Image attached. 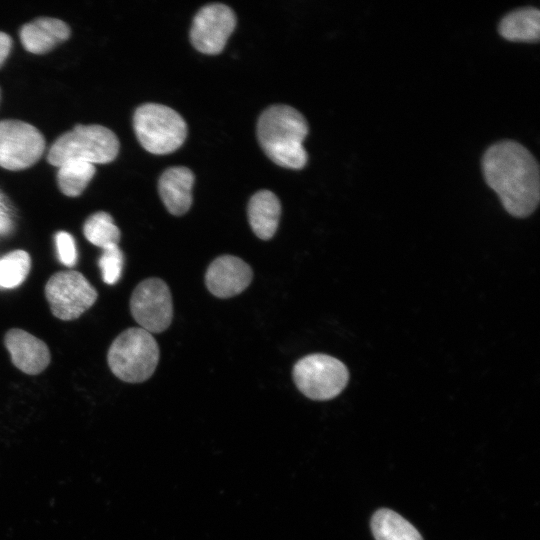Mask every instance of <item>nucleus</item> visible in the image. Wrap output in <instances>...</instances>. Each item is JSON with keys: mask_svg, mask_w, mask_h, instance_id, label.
<instances>
[{"mask_svg": "<svg viewBox=\"0 0 540 540\" xmlns=\"http://www.w3.org/2000/svg\"><path fill=\"white\" fill-rule=\"evenodd\" d=\"M487 184L504 208L515 217H527L539 203V166L521 144L506 140L487 149L482 159Z\"/></svg>", "mask_w": 540, "mask_h": 540, "instance_id": "obj_1", "label": "nucleus"}, {"mask_svg": "<svg viewBox=\"0 0 540 540\" xmlns=\"http://www.w3.org/2000/svg\"><path fill=\"white\" fill-rule=\"evenodd\" d=\"M307 134L306 119L287 105L267 108L257 124V136L263 151L274 163L289 169H301L306 165L303 141Z\"/></svg>", "mask_w": 540, "mask_h": 540, "instance_id": "obj_2", "label": "nucleus"}, {"mask_svg": "<svg viewBox=\"0 0 540 540\" xmlns=\"http://www.w3.org/2000/svg\"><path fill=\"white\" fill-rule=\"evenodd\" d=\"M159 360V347L151 333L140 327L128 328L111 343L107 362L122 381L139 383L149 379Z\"/></svg>", "mask_w": 540, "mask_h": 540, "instance_id": "obj_3", "label": "nucleus"}, {"mask_svg": "<svg viewBox=\"0 0 540 540\" xmlns=\"http://www.w3.org/2000/svg\"><path fill=\"white\" fill-rule=\"evenodd\" d=\"M118 151V138L110 129L101 125H77L57 138L47 160L57 167L68 160L105 164L113 161Z\"/></svg>", "mask_w": 540, "mask_h": 540, "instance_id": "obj_4", "label": "nucleus"}, {"mask_svg": "<svg viewBox=\"0 0 540 540\" xmlns=\"http://www.w3.org/2000/svg\"><path fill=\"white\" fill-rule=\"evenodd\" d=\"M133 126L142 147L157 155L174 152L187 136L184 119L170 107L156 103L139 106L134 113Z\"/></svg>", "mask_w": 540, "mask_h": 540, "instance_id": "obj_5", "label": "nucleus"}, {"mask_svg": "<svg viewBox=\"0 0 540 540\" xmlns=\"http://www.w3.org/2000/svg\"><path fill=\"white\" fill-rule=\"evenodd\" d=\"M293 379L306 397L328 400L339 395L346 387L349 373L340 360L325 354H311L295 364Z\"/></svg>", "mask_w": 540, "mask_h": 540, "instance_id": "obj_6", "label": "nucleus"}, {"mask_svg": "<svg viewBox=\"0 0 540 540\" xmlns=\"http://www.w3.org/2000/svg\"><path fill=\"white\" fill-rule=\"evenodd\" d=\"M45 296L55 317L73 320L95 303L98 294L80 272L70 270L57 272L49 278Z\"/></svg>", "mask_w": 540, "mask_h": 540, "instance_id": "obj_7", "label": "nucleus"}, {"mask_svg": "<svg viewBox=\"0 0 540 540\" xmlns=\"http://www.w3.org/2000/svg\"><path fill=\"white\" fill-rule=\"evenodd\" d=\"M45 141L40 131L20 120L0 121V167L17 171L35 164Z\"/></svg>", "mask_w": 540, "mask_h": 540, "instance_id": "obj_8", "label": "nucleus"}, {"mask_svg": "<svg viewBox=\"0 0 540 540\" xmlns=\"http://www.w3.org/2000/svg\"><path fill=\"white\" fill-rule=\"evenodd\" d=\"M130 310L140 328L149 333H160L171 324L172 297L167 284L159 278L140 282L130 298Z\"/></svg>", "mask_w": 540, "mask_h": 540, "instance_id": "obj_9", "label": "nucleus"}, {"mask_svg": "<svg viewBox=\"0 0 540 540\" xmlns=\"http://www.w3.org/2000/svg\"><path fill=\"white\" fill-rule=\"evenodd\" d=\"M235 26L236 17L230 7L220 3L206 5L193 19L191 43L204 54H218L224 49Z\"/></svg>", "mask_w": 540, "mask_h": 540, "instance_id": "obj_10", "label": "nucleus"}, {"mask_svg": "<svg viewBox=\"0 0 540 540\" xmlns=\"http://www.w3.org/2000/svg\"><path fill=\"white\" fill-rule=\"evenodd\" d=\"M252 277V270L246 262L235 256L223 255L209 265L205 282L213 295L229 298L244 291Z\"/></svg>", "mask_w": 540, "mask_h": 540, "instance_id": "obj_11", "label": "nucleus"}, {"mask_svg": "<svg viewBox=\"0 0 540 540\" xmlns=\"http://www.w3.org/2000/svg\"><path fill=\"white\" fill-rule=\"evenodd\" d=\"M12 363L28 375H37L49 365L51 356L46 343L19 328L8 330L4 337Z\"/></svg>", "mask_w": 540, "mask_h": 540, "instance_id": "obj_12", "label": "nucleus"}, {"mask_svg": "<svg viewBox=\"0 0 540 540\" xmlns=\"http://www.w3.org/2000/svg\"><path fill=\"white\" fill-rule=\"evenodd\" d=\"M194 174L183 166L168 168L161 175L158 190L167 210L176 216L185 214L192 204Z\"/></svg>", "mask_w": 540, "mask_h": 540, "instance_id": "obj_13", "label": "nucleus"}, {"mask_svg": "<svg viewBox=\"0 0 540 540\" xmlns=\"http://www.w3.org/2000/svg\"><path fill=\"white\" fill-rule=\"evenodd\" d=\"M70 29L62 20L41 17L25 24L20 31L23 47L34 54H44L67 40Z\"/></svg>", "mask_w": 540, "mask_h": 540, "instance_id": "obj_14", "label": "nucleus"}, {"mask_svg": "<svg viewBox=\"0 0 540 540\" xmlns=\"http://www.w3.org/2000/svg\"><path fill=\"white\" fill-rule=\"evenodd\" d=\"M281 204L277 196L268 190L256 192L248 203V220L255 235L270 239L278 228Z\"/></svg>", "mask_w": 540, "mask_h": 540, "instance_id": "obj_15", "label": "nucleus"}, {"mask_svg": "<svg viewBox=\"0 0 540 540\" xmlns=\"http://www.w3.org/2000/svg\"><path fill=\"white\" fill-rule=\"evenodd\" d=\"M499 33L510 41L537 42L540 33V13L533 7L507 14L499 24Z\"/></svg>", "mask_w": 540, "mask_h": 540, "instance_id": "obj_16", "label": "nucleus"}, {"mask_svg": "<svg viewBox=\"0 0 540 540\" xmlns=\"http://www.w3.org/2000/svg\"><path fill=\"white\" fill-rule=\"evenodd\" d=\"M371 530L376 540H423L411 523L390 509L374 513Z\"/></svg>", "mask_w": 540, "mask_h": 540, "instance_id": "obj_17", "label": "nucleus"}, {"mask_svg": "<svg viewBox=\"0 0 540 540\" xmlns=\"http://www.w3.org/2000/svg\"><path fill=\"white\" fill-rule=\"evenodd\" d=\"M95 174V166L81 160H68L61 164L57 172V182L63 194L79 196Z\"/></svg>", "mask_w": 540, "mask_h": 540, "instance_id": "obj_18", "label": "nucleus"}, {"mask_svg": "<svg viewBox=\"0 0 540 540\" xmlns=\"http://www.w3.org/2000/svg\"><path fill=\"white\" fill-rule=\"evenodd\" d=\"M84 236L102 249L118 245L121 233L110 214L99 211L90 215L84 223Z\"/></svg>", "mask_w": 540, "mask_h": 540, "instance_id": "obj_19", "label": "nucleus"}, {"mask_svg": "<svg viewBox=\"0 0 540 540\" xmlns=\"http://www.w3.org/2000/svg\"><path fill=\"white\" fill-rule=\"evenodd\" d=\"M31 267L30 255L24 250H14L0 258V288L11 289L26 279Z\"/></svg>", "mask_w": 540, "mask_h": 540, "instance_id": "obj_20", "label": "nucleus"}, {"mask_svg": "<svg viewBox=\"0 0 540 540\" xmlns=\"http://www.w3.org/2000/svg\"><path fill=\"white\" fill-rule=\"evenodd\" d=\"M123 263L124 256L118 245L103 249L99 259L103 281L110 285L117 283L122 274Z\"/></svg>", "mask_w": 540, "mask_h": 540, "instance_id": "obj_21", "label": "nucleus"}, {"mask_svg": "<svg viewBox=\"0 0 540 540\" xmlns=\"http://www.w3.org/2000/svg\"><path fill=\"white\" fill-rule=\"evenodd\" d=\"M55 243L61 263L72 267L77 262V250L73 237L68 232L59 231L55 234Z\"/></svg>", "mask_w": 540, "mask_h": 540, "instance_id": "obj_22", "label": "nucleus"}, {"mask_svg": "<svg viewBox=\"0 0 540 540\" xmlns=\"http://www.w3.org/2000/svg\"><path fill=\"white\" fill-rule=\"evenodd\" d=\"M13 215L12 208L0 191V235H5L12 230Z\"/></svg>", "mask_w": 540, "mask_h": 540, "instance_id": "obj_23", "label": "nucleus"}, {"mask_svg": "<svg viewBox=\"0 0 540 540\" xmlns=\"http://www.w3.org/2000/svg\"><path fill=\"white\" fill-rule=\"evenodd\" d=\"M12 46V40L8 34L0 31V67L8 57Z\"/></svg>", "mask_w": 540, "mask_h": 540, "instance_id": "obj_24", "label": "nucleus"}]
</instances>
